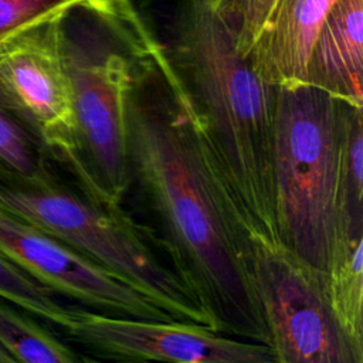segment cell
<instances>
[{"mask_svg": "<svg viewBox=\"0 0 363 363\" xmlns=\"http://www.w3.org/2000/svg\"><path fill=\"white\" fill-rule=\"evenodd\" d=\"M125 122L132 180L157 217L172 269L220 333L268 346L251 271V233L138 9Z\"/></svg>", "mask_w": 363, "mask_h": 363, "instance_id": "cell-1", "label": "cell"}, {"mask_svg": "<svg viewBox=\"0 0 363 363\" xmlns=\"http://www.w3.org/2000/svg\"><path fill=\"white\" fill-rule=\"evenodd\" d=\"M136 6L251 237L279 244L272 180L278 86L254 71L210 0H149Z\"/></svg>", "mask_w": 363, "mask_h": 363, "instance_id": "cell-2", "label": "cell"}, {"mask_svg": "<svg viewBox=\"0 0 363 363\" xmlns=\"http://www.w3.org/2000/svg\"><path fill=\"white\" fill-rule=\"evenodd\" d=\"M135 0H79L60 16V44L72 86L74 150L65 167L84 196L119 208L130 182L125 94Z\"/></svg>", "mask_w": 363, "mask_h": 363, "instance_id": "cell-3", "label": "cell"}, {"mask_svg": "<svg viewBox=\"0 0 363 363\" xmlns=\"http://www.w3.org/2000/svg\"><path fill=\"white\" fill-rule=\"evenodd\" d=\"M339 102L305 82L279 85L272 180L279 244L326 275L339 241Z\"/></svg>", "mask_w": 363, "mask_h": 363, "instance_id": "cell-4", "label": "cell"}, {"mask_svg": "<svg viewBox=\"0 0 363 363\" xmlns=\"http://www.w3.org/2000/svg\"><path fill=\"white\" fill-rule=\"evenodd\" d=\"M0 213L85 255L147 296L174 320L217 330L199 298L157 259L121 207H105L61 183L40 186L0 176Z\"/></svg>", "mask_w": 363, "mask_h": 363, "instance_id": "cell-5", "label": "cell"}, {"mask_svg": "<svg viewBox=\"0 0 363 363\" xmlns=\"http://www.w3.org/2000/svg\"><path fill=\"white\" fill-rule=\"evenodd\" d=\"M251 271L275 363H363V339L336 315L322 274L258 238Z\"/></svg>", "mask_w": 363, "mask_h": 363, "instance_id": "cell-6", "label": "cell"}, {"mask_svg": "<svg viewBox=\"0 0 363 363\" xmlns=\"http://www.w3.org/2000/svg\"><path fill=\"white\" fill-rule=\"evenodd\" d=\"M61 14L0 43V96L52 160L65 164L74 150L75 121L60 44Z\"/></svg>", "mask_w": 363, "mask_h": 363, "instance_id": "cell-7", "label": "cell"}, {"mask_svg": "<svg viewBox=\"0 0 363 363\" xmlns=\"http://www.w3.org/2000/svg\"><path fill=\"white\" fill-rule=\"evenodd\" d=\"M64 333L88 354L108 360L157 363H275L267 345L220 333L207 326L111 316L72 305Z\"/></svg>", "mask_w": 363, "mask_h": 363, "instance_id": "cell-8", "label": "cell"}, {"mask_svg": "<svg viewBox=\"0 0 363 363\" xmlns=\"http://www.w3.org/2000/svg\"><path fill=\"white\" fill-rule=\"evenodd\" d=\"M0 254L44 286L88 309L139 320H174L147 296L85 255L1 213Z\"/></svg>", "mask_w": 363, "mask_h": 363, "instance_id": "cell-9", "label": "cell"}, {"mask_svg": "<svg viewBox=\"0 0 363 363\" xmlns=\"http://www.w3.org/2000/svg\"><path fill=\"white\" fill-rule=\"evenodd\" d=\"M303 82L363 105V0H337L312 44Z\"/></svg>", "mask_w": 363, "mask_h": 363, "instance_id": "cell-10", "label": "cell"}, {"mask_svg": "<svg viewBox=\"0 0 363 363\" xmlns=\"http://www.w3.org/2000/svg\"><path fill=\"white\" fill-rule=\"evenodd\" d=\"M336 1L278 0L248 54L262 81L277 86L303 82L312 44Z\"/></svg>", "mask_w": 363, "mask_h": 363, "instance_id": "cell-11", "label": "cell"}, {"mask_svg": "<svg viewBox=\"0 0 363 363\" xmlns=\"http://www.w3.org/2000/svg\"><path fill=\"white\" fill-rule=\"evenodd\" d=\"M337 102L339 241H342L363 237V105L340 99Z\"/></svg>", "mask_w": 363, "mask_h": 363, "instance_id": "cell-12", "label": "cell"}, {"mask_svg": "<svg viewBox=\"0 0 363 363\" xmlns=\"http://www.w3.org/2000/svg\"><path fill=\"white\" fill-rule=\"evenodd\" d=\"M0 345L20 363H84L40 319L0 299Z\"/></svg>", "mask_w": 363, "mask_h": 363, "instance_id": "cell-13", "label": "cell"}, {"mask_svg": "<svg viewBox=\"0 0 363 363\" xmlns=\"http://www.w3.org/2000/svg\"><path fill=\"white\" fill-rule=\"evenodd\" d=\"M52 157L40 139L0 96V176L30 184L60 183Z\"/></svg>", "mask_w": 363, "mask_h": 363, "instance_id": "cell-14", "label": "cell"}, {"mask_svg": "<svg viewBox=\"0 0 363 363\" xmlns=\"http://www.w3.org/2000/svg\"><path fill=\"white\" fill-rule=\"evenodd\" d=\"M325 285L342 323L363 339V237L337 242Z\"/></svg>", "mask_w": 363, "mask_h": 363, "instance_id": "cell-15", "label": "cell"}, {"mask_svg": "<svg viewBox=\"0 0 363 363\" xmlns=\"http://www.w3.org/2000/svg\"><path fill=\"white\" fill-rule=\"evenodd\" d=\"M58 296L0 254V299L64 332L71 322L72 305Z\"/></svg>", "mask_w": 363, "mask_h": 363, "instance_id": "cell-16", "label": "cell"}, {"mask_svg": "<svg viewBox=\"0 0 363 363\" xmlns=\"http://www.w3.org/2000/svg\"><path fill=\"white\" fill-rule=\"evenodd\" d=\"M210 3L231 31L238 51L248 57L278 0H210Z\"/></svg>", "mask_w": 363, "mask_h": 363, "instance_id": "cell-17", "label": "cell"}, {"mask_svg": "<svg viewBox=\"0 0 363 363\" xmlns=\"http://www.w3.org/2000/svg\"><path fill=\"white\" fill-rule=\"evenodd\" d=\"M79 0H0V43L64 13Z\"/></svg>", "mask_w": 363, "mask_h": 363, "instance_id": "cell-18", "label": "cell"}, {"mask_svg": "<svg viewBox=\"0 0 363 363\" xmlns=\"http://www.w3.org/2000/svg\"><path fill=\"white\" fill-rule=\"evenodd\" d=\"M84 363H157V362H136V360H108V359H102V357H96L92 354H82Z\"/></svg>", "mask_w": 363, "mask_h": 363, "instance_id": "cell-19", "label": "cell"}, {"mask_svg": "<svg viewBox=\"0 0 363 363\" xmlns=\"http://www.w3.org/2000/svg\"><path fill=\"white\" fill-rule=\"evenodd\" d=\"M0 363H20L0 345Z\"/></svg>", "mask_w": 363, "mask_h": 363, "instance_id": "cell-20", "label": "cell"}]
</instances>
